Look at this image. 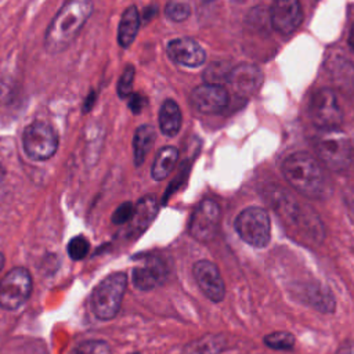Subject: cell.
Wrapping results in <instances>:
<instances>
[{
  "label": "cell",
  "mask_w": 354,
  "mask_h": 354,
  "mask_svg": "<svg viewBox=\"0 0 354 354\" xmlns=\"http://www.w3.org/2000/svg\"><path fill=\"white\" fill-rule=\"evenodd\" d=\"M286 181L301 195L311 199H326L332 194V184L319 162L307 152H295L282 163Z\"/></svg>",
  "instance_id": "obj_1"
},
{
  "label": "cell",
  "mask_w": 354,
  "mask_h": 354,
  "mask_svg": "<svg viewBox=\"0 0 354 354\" xmlns=\"http://www.w3.org/2000/svg\"><path fill=\"white\" fill-rule=\"evenodd\" d=\"M91 12L93 0H66L46 30V50L51 54L64 51L79 35Z\"/></svg>",
  "instance_id": "obj_2"
},
{
  "label": "cell",
  "mask_w": 354,
  "mask_h": 354,
  "mask_svg": "<svg viewBox=\"0 0 354 354\" xmlns=\"http://www.w3.org/2000/svg\"><path fill=\"white\" fill-rule=\"evenodd\" d=\"M267 198L281 217H283L296 230L304 231L311 238H317V235L322 236V228L317 214L292 198L286 191L278 187H270Z\"/></svg>",
  "instance_id": "obj_3"
},
{
  "label": "cell",
  "mask_w": 354,
  "mask_h": 354,
  "mask_svg": "<svg viewBox=\"0 0 354 354\" xmlns=\"http://www.w3.org/2000/svg\"><path fill=\"white\" fill-rule=\"evenodd\" d=\"M313 144L318 158L328 169L340 171L351 163V142L340 129L319 130Z\"/></svg>",
  "instance_id": "obj_4"
},
{
  "label": "cell",
  "mask_w": 354,
  "mask_h": 354,
  "mask_svg": "<svg viewBox=\"0 0 354 354\" xmlns=\"http://www.w3.org/2000/svg\"><path fill=\"white\" fill-rule=\"evenodd\" d=\"M126 286L127 277L123 272L111 274L95 286L90 303L100 319H111L118 314Z\"/></svg>",
  "instance_id": "obj_5"
},
{
  "label": "cell",
  "mask_w": 354,
  "mask_h": 354,
  "mask_svg": "<svg viewBox=\"0 0 354 354\" xmlns=\"http://www.w3.org/2000/svg\"><path fill=\"white\" fill-rule=\"evenodd\" d=\"M235 230L242 241L250 246L264 248L271 238V223L268 213L259 206L246 207L236 216Z\"/></svg>",
  "instance_id": "obj_6"
},
{
  "label": "cell",
  "mask_w": 354,
  "mask_h": 354,
  "mask_svg": "<svg viewBox=\"0 0 354 354\" xmlns=\"http://www.w3.org/2000/svg\"><path fill=\"white\" fill-rule=\"evenodd\" d=\"M25 153L33 160L50 159L58 148V137L54 129L41 120L28 124L22 134Z\"/></svg>",
  "instance_id": "obj_7"
},
{
  "label": "cell",
  "mask_w": 354,
  "mask_h": 354,
  "mask_svg": "<svg viewBox=\"0 0 354 354\" xmlns=\"http://www.w3.org/2000/svg\"><path fill=\"white\" fill-rule=\"evenodd\" d=\"M32 277L24 267L10 270L0 281V306L4 310H17L30 296Z\"/></svg>",
  "instance_id": "obj_8"
},
{
  "label": "cell",
  "mask_w": 354,
  "mask_h": 354,
  "mask_svg": "<svg viewBox=\"0 0 354 354\" xmlns=\"http://www.w3.org/2000/svg\"><path fill=\"white\" fill-rule=\"evenodd\" d=\"M310 116L319 130L339 129L343 120V113L333 90L322 87L311 95Z\"/></svg>",
  "instance_id": "obj_9"
},
{
  "label": "cell",
  "mask_w": 354,
  "mask_h": 354,
  "mask_svg": "<svg viewBox=\"0 0 354 354\" xmlns=\"http://www.w3.org/2000/svg\"><path fill=\"white\" fill-rule=\"evenodd\" d=\"M220 217L221 210L217 202L212 199L202 201L194 210L189 221L191 235L201 242L213 239L220 224Z\"/></svg>",
  "instance_id": "obj_10"
},
{
  "label": "cell",
  "mask_w": 354,
  "mask_h": 354,
  "mask_svg": "<svg viewBox=\"0 0 354 354\" xmlns=\"http://www.w3.org/2000/svg\"><path fill=\"white\" fill-rule=\"evenodd\" d=\"M270 21L275 30L282 35L293 33L303 21L299 0H274L270 10Z\"/></svg>",
  "instance_id": "obj_11"
},
{
  "label": "cell",
  "mask_w": 354,
  "mask_h": 354,
  "mask_svg": "<svg viewBox=\"0 0 354 354\" xmlns=\"http://www.w3.org/2000/svg\"><path fill=\"white\" fill-rule=\"evenodd\" d=\"M195 281L201 290L212 300L221 301L225 296V286L218 267L209 260H199L192 268Z\"/></svg>",
  "instance_id": "obj_12"
},
{
  "label": "cell",
  "mask_w": 354,
  "mask_h": 354,
  "mask_svg": "<svg viewBox=\"0 0 354 354\" xmlns=\"http://www.w3.org/2000/svg\"><path fill=\"white\" fill-rule=\"evenodd\" d=\"M227 82L238 97L248 98L261 87L263 73L256 65L243 62L230 71Z\"/></svg>",
  "instance_id": "obj_13"
},
{
  "label": "cell",
  "mask_w": 354,
  "mask_h": 354,
  "mask_svg": "<svg viewBox=\"0 0 354 354\" xmlns=\"http://www.w3.org/2000/svg\"><path fill=\"white\" fill-rule=\"evenodd\" d=\"M194 106L202 113H218L228 104L227 90L220 84H201L191 94Z\"/></svg>",
  "instance_id": "obj_14"
},
{
  "label": "cell",
  "mask_w": 354,
  "mask_h": 354,
  "mask_svg": "<svg viewBox=\"0 0 354 354\" xmlns=\"http://www.w3.org/2000/svg\"><path fill=\"white\" fill-rule=\"evenodd\" d=\"M167 267L162 259L151 256L133 270V283L140 290H151L165 282Z\"/></svg>",
  "instance_id": "obj_15"
},
{
  "label": "cell",
  "mask_w": 354,
  "mask_h": 354,
  "mask_svg": "<svg viewBox=\"0 0 354 354\" xmlns=\"http://www.w3.org/2000/svg\"><path fill=\"white\" fill-rule=\"evenodd\" d=\"M167 54L174 62L189 68L201 66L206 59V53L202 46L189 37L171 40L167 44Z\"/></svg>",
  "instance_id": "obj_16"
},
{
  "label": "cell",
  "mask_w": 354,
  "mask_h": 354,
  "mask_svg": "<svg viewBox=\"0 0 354 354\" xmlns=\"http://www.w3.org/2000/svg\"><path fill=\"white\" fill-rule=\"evenodd\" d=\"M158 213V201L153 195H147L142 199L138 201V203L134 206V213L131 220L127 223V235L136 236L141 234L155 218Z\"/></svg>",
  "instance_id": "obj_17"
},
{
  "label": "cell",
  "mask_w": 354,
  "mask_h": 354,
  "mask_svg": "<svg viewBox=\"0 0 354 354\" xmlns=\"http://www.w3.org/2000/svg\"><path fill=\"white\" fill-rule=\"evenodd\" d=\"M328 68L333 83L344 93H354V65L343 54L336 53L329 58Z\"/></svg>",
  "instance_id": "obj_18"
},
{
  "label": "cell",
  "mask_w": 354,
  "mask_h": 354,
  "mask_svg": "<svg viewBox=\"0 0 354 354\" xmlns=\"http://www.w3.org/2000/svg\"><path fill=\"white\" fill-rule=\"evenodd\" d=\"M227 344L223 333H209L189 342L181 354H220Z\"/></svg>",
  "instance_id": "obj_19"
},
{
  "label": "cell",
  "mask_w": 354,
  "mask_h": 354,
  "mask_svg": "<svg viewBox=\"0 0 354 354\" xmlns=\"http://www.w3.org/2000/svg\"><path fill=\"white\" fill-rule=\"evenodd\" d=\"M140 28V14L136 6H129L122 17H120V22H119V29H118V41L122 47H129L138 32Z\"/></svg>",
  "instance_id": "obj_20"
},
{
  "label": "cell",
  "mask_w": 354,
  "mask_h": 354,
  "mask_svg": "<svg viewBox=\"0 0 354 354\" xmlns=\"http://www.w3.org/2000/svg\"><path fill=\"white\" fill-rule=\"evenodd\" d=\"M159 127L167 137H173L181 127V111L174 100H165L159 109Z\"/></svg>",
  "instance_id": "obj_21"
},
{
  "label": "cell",
  "mask_w": 354,
  "mask_h": 354,
  "mask_svg": "<svg viewBox=\"0 0 354 354\" xmlns=\"http://www.w3.org/2000/svg\"><path fill=\"white\" fill-rule=\"evenodd\" d=\"M156 138L155 129L151 124H141L137 127L133 138V148H134V162L137 166L142 165L148 152L151 151Z\"/></svg>",
  "instance_id": "obj_22"
},
{
  "label": "cell",
  "mask_w": 354,
  "mask_h": 354,
  "mask_svg": "<svg viewBox=\"0 0 354 354\" xmlns=\"http://www.w3.org/2000/svg\"><path fill=\"white\" fill-rule=\"evenodd\" d=\"M178 159V151L174 147H163L155 156L151 174L156 181L165 180L174 169Z\"/></svg>",
  "instance_id": "obj_23"
},
{
  "label": "cell",
  "mask_w": 354,
  "mask_h": 354,
  "mask_svg": "<svg viewBox=\"0 0 354 354\" xmlns=\"http://www.w3.org/2000/svg\"><path fill=\"white\" fill-rule=\"evenodd\" d=\"M267 347L274 350H292L295 346V337L289 332L277 330L264 337Z\"/></svg>",
  "instance_id": "obj_24"
},
{
  "label": "cell",
  "mask_w": 354,
  "mask_h": 354,
  "mask_svg": "<svg viewBox=\"0 0 354 354\" xmlns=\"http://www.w3.org/2000/svg\"><path fill=\"white\" fill-rule=\"evenodd\" d=\"M71 354H111V347L102 340H87L77 344Z\"/></svg>",
  "instance_id": "obj_25"
},
{
  "label": "cell",
  "mask_w": 354,
  "mask_h": 354,
  "mask_svg": "<svg viewBox=\"0 0 354 354\" xmlns=\"http://www.w3.org/2000/svg\"><path fill=\"white\" fill-rule=\"evenodd\" d=\"M88 249H90V243L88 241L82 236V235H77V236H73L68 246H66V250H68V254L72 260H82L87 256L88 253Z\"/></svg>",
  "instance_id": "obj_26"
},
{
  "label": "cell",
  "mask_w": 354,
  "mask_h": 354,
  "mask_svg": "<svg viewBox=\"0 0 354 354\" xmlns=\"http://www.w3.org/2000/svg\"><path fill=\"white\" fill-rule=\"evenodd\" d=\"M165 14H166V17L169 19H171L174 22H183V21H185L191 15V8L185 3L171 1V3H169L166 6Z\"/></svg>",
  "instance_id": "obj_27"
},
{
  "label": "cell",
  "mask_w": 354,
  "mask_h": 354,
  "mask_svg": "<svg viewBox=\"0 0 354 354\" xmlns=\"http://www.w3.org/2000/svg\"><path fill=\"white\" fill-rule=\"evenodd\" d=\"M230 71L231 69H228V66L224 62H214L212 66L207 68V71L203 75V79H206L209 84H218L221 79L228 77Z\"/></svg>",
  "instance_id": "obj_28"
},
{
  "label": "cell",
  "mask_w": 354,
  "mask_h": 354,
  "mask_svg": "<svg viewBox=\"0 0 354 354\" xmlns=\"http://www.w3.org/2000/svg\"><path fill=\"white\" fill-rule=\"evenodd\" d=\"M133 82H134V66L129 65L124 68L119 83H118V94L122 98H126L131 94L133 90Z\"/></svg>",
  "instance_id": "obj_29"
},
{
  "label": "cell",
  "mask_w": 354,
  "mask_h": 354,
  "mask_svg": "<svg viewBox=\"0 0 354 354\" xmlns=\"http://www.w3.org/2000/svg\"><path fill=\"white\" fill-rule=\"evenodd\" d=\"M134 213V205L131 202H124L122 203L112 214V223L122 225V224H127Z\"/></svg>",
  "instance_id": "obj_30"
},
{
  "label": "cell",
  "mask_w": 354,
  "mask_h": 354,
  "mask_svg": "<svg viewBox=\"0 0 354 354\" xmlns=\"http://www.w3.org/2000/svg\"><path fill=\"white\" fill-rule=\"evenodd\" d=\"M145 100L141 94L136 93V94H130V100H129V108L134 112V113H140L144 108Z\"/></svg>",
  "instance_id": "obj_31"
},
{
  "label": "cell",
  "mask_w": 354,
  "mask_h": 354,
  "mask_svg": "<svg viewBox=\"0 0 354 354\" xmlns=\"http://www.w3.org/2000/svg\"><path fill=\"white\" fill-rule=\"evenodd\" d=\"M335 354H354V340H348L343 343Z\"/></svg>",
  "instance_id": "obj_32"
},
{
  "label": "cell",
  "mask_w": 354,
  "mask_h": 354,
  "mask_svg": "<svg viewBox=\"0 0 354 354\" xmlns=\"http://www.w3.org/2000/svg\"><path fill=\"white\" fill-rule=\"evenodd\" d=\"M7 194V180H6V173L0 169V202L4 199Z\"/></svg>",
  "instance_id": "obj_33"
},
{
  "label": "cell",
  "mask_w": 354,
  "mask_h": 354,
  "mask_svg": "<svg viewBox=\"0 0 354 354\" xmlns=\"http://www.w3.org/2000/svg\"><path fill=\"white\" fill-rule=\"evenodd\" d=\"M94 100H95V94H94V91H91V93L88 94V97L86 98V101H84V111H88V109L91 108Z\"/></svg>",
  "instance_id": "obj_34"
},
{
  "label": "cell",
  "mask_w": 354,
  "mask_h": 354,
  "mask_svg": "<svg viewBox=\"0 0 354 354\" xmlns=\"http://www.w3.org/2000/svg\"><path fill=\"white\" fill-rule=\"evenodd\" d=\"M348 44L354 50V25L351 26V30H350V35H348Z\"/></svg>",
  "instance_id": "obj_35"
},
{
  "label": "cell",
  "mask_w": 354,
  "mask_h": 354,
  "mask_svg": "<svg viewBox=\"0 0 354 354\" xmlns=\"http://www.w3.org/2000/svg\"><path fill=\"white\" fill-rule=\"evenodd\" d=\"M346 199H347V203H350V206L354 207V192H350V194L347 192Z\"/></svg>",
  "instance_id": "obj_36"
},
{
  "label": "cell",
  "mask_w": 354,
  "mask_h": 354,
  "mask_svg": "<svg viewBox=\"0 0 354 354\" xmlns=\"http://www.w3.org/2000/svg\"><path fill=\"white\" fill-rule=\"evenodd\" d=\"M3 266H4V256H3V253L0 252V271H1Z\"/></svg>",
  "instance_id": "obj_37"
},
{
  "label": "cell",
  "mask_w": 354,
  "mask_h": 354,
  "mask_svg": "<svg viewBox=\"0 0 354 354\" xmlns=\"http://www.w3.org/2000/svg\"><path fill=\"white\" fill-rule=\"evenodd\" d=\"M351 160H354V142L351 144Z\"/></svg>",
  "instance_id": "obj_38"
},
{
  "label": "cell",
  "mask_w": 354,
  "mask_h": 354,
  "mask_svg": "<svg viewBox=\"0 0 354 354\" xmlns=\"http://www.w3.org/2000/svg\"><path fill=\"white\" fill-rule=\"evenodd\" d=\"M202 1H205V3H207V1H213V0H202Z\"/></svg>",
  "instance_id": "obj_39"
},
{
  "label": "cell",
  "mask_w": 354,
  "mask_h": 354,
  "mask_svg": "<svg viewBox=\"0 0 354 354\" xmlns=\"http://www.w3.org/2000/svg\"><path fill=\"white\" fill-rule=\"evenodd\" d=\"M238 1H243V0H238Z\"/></svg>",
  "instance_id": "obj_40"
}]
</instances>
